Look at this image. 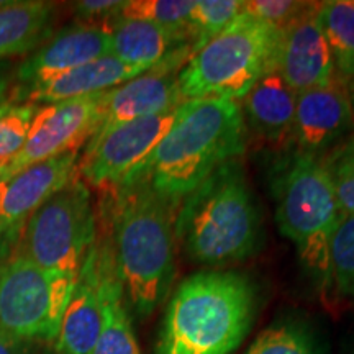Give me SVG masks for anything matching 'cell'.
<instances>
[{
  "instance_id": "1",
  "label": "cell",
  "mask_w": 354,
  "mask_h": 354,
  "mask_svg": "<svg viewBox=\"0 0 354 354\" xmlns=\"http://www.w3.org/2000/svg\"><path fill=\"white\" fill-rule=\"evenodd\" d=\"M97 221L107 230L123 292L140 317L151 315L176 276L177 203L146 177L102 190Z\"/></svg>"
},
{
  "instance_id": "2",
  "label": "cell",
  "mask_w": 354,
  "mask_h": 354,
  "mask_svg": "<svg viewBox=\"0 0 354 354\" xmlns=\"http://www.w3.org/2000/svg\"><path fill=\"white\" fill-rule=\"evenodd\" d=\"M246 138L240 102L185 100L148 161L127 180L146 177L159 196L179 205L218 167L240 159Z\"/></svg>"
},
{
  "instance_id": "3",
  "label": "cell",
  "mask_w": 354,
  "mask_h": 354,
  "mask_svg": "<svg viewBox=\"0 0 354 354\" xmlns=\"http://www.w3.org/2000/svg\"><path fill=\"white\" fill-rule=\"evenodd\" d=\"M174 232L197 264L220 268L254 254L261 218L240 159L218 167L179 202Z\"/></svg>"
},
{
  "instance_id": "4",
  "label": "cell",
  "mask_w": 354,
  "mask_h": 354,
  "mask_svg": "<svg viewBox=\"0 0 354 354\" xmlns=\"http://www.w3.org/2000/svg\"><path fill=\"white\" fill-rule=\"evenodd\" d=\"M254 299L243 274L212 269L187 277L167 305L156 354H232L250 331Z\"/></svg>"
},
{
  "instance_id": "5",
  "label": "cell",
  "mask_w": 354,
  "mask_h": 354,
  "mask_svg": "<svg viewBox=\"0 0 354 354\" xmlns=\"http://www.w3.org/2000/svg\"><path fill=\"white\" fill-rule=\"evenodd\" d=\"M276 221L322 290H331L330 245L342 210L322 158L294 151L272 177Z\"/></svg>"
},
{
  "instance_id": "6",
  "label": "cell",
  "mask_w": 354,
  "mask_h": 354,
  "mask_svg": "<svg viewBox=\"0 0 354 354\" xmlns=\"http://www.w3.org/2000/svg\"><path fill=\"white\" fill-rule=\"evenodd\" d=\"M281 37V30L241 12L223 32L192 53L179 71L184 102H240L266 73L276 69Z\"/></svg>"
},
{
  "instance_id": "7",
  "label": "cell",
  "mask_w": 354,
  "mask_h": 354,
  "mask_svg": "<svg viewBox=\"0 0 354 354\" xmlns=\"http://www.w3.org/2000/svg\"><path fill=\"white\" fill-rule=\"evenodd\" d=\"M95 233L91 190L77 174L35 210L19 232L12 233V253L46 271L77 279Z\"/></svg>"
},
{
  "instance_id": "8",
  "label": "cell",
  "mask_w": 354,
  "mask_h": 354,
  "mask_svg": "<svg viewBox=\"0 0 354 354\" xmlns=\"http://www.w3.org/2000/svg\"><path fill=\"white\" fill-rule=\"evenodd\" d=\"M76 279L19 254L0 263V331L21 342H56Z\"/></svg>"
},
{
  "instance_id": "9",
  "label": "cell",
  "mask_w": 354,
  "mask_h": 354,
  "mask_svg": "<svg viewBox=\"0 0 354 354\" xmlns=\"http://www.w3.org/2000/svg\"><path fill=\"white\" fill-rule=\"evenodd\" d=\"M176 112L177 109L97 130L79 158V177L87 187L100 192L117 187L148 161L171 128Z\"/></svg>"
},
{
  "instance_id": "10",
  "label": "cell",
  "mask_w": 354,
  "mask_h": 354,
  "mask_svg": "<svg viewBox=\"0 0 354 354\" xmlns=\"http://www.w3.org/2000/svg\"><path fill=\"white\" fill-rule=\"evenodd\" d=\"M102 97H81L39 105L35 113L25 145L3 167L0 179H6L25 167L66 153H79L102 123Z\"/></svg>"
},
{
  "instance_id": "11",
  "label": "cell",
  "mask_w": 354,
  "mask_h": 354,
  "mask_svg": "<svg viewBox=\"0 0 354 354\" xmlns=\"http://www.w3.org/2000/svg\"><path fill=\"white\" fill-rule=\"evenodd\" d=\"M192 55L190 48L177 51L161 64L122 86L110 88L102 97V128L120 125L171 112L183 104L177 74Z\"/></svg>"
},
{
  "instance_id": "12",
  "label": "cell",
  "mask_w": 354,
  "mask_h": 354,
  "mask_svg": "<svg viewBox=\"0 0 354 354\" xmlns=\"http://www.w3.org/2000/svg\"><path fill=\"white\" fill-rule=\"evenodd\" d=\"M354 130L348 86L336 77L328 86L297 94L290 143L294 151L322 158Z\"/></svg>"
},
{
  "instance_id": "13",
  "label": "cell",
  "mask_w": 354,
  "mask_h": 354,
  "mask_svg": "<svg viewBox=\"0 0 354 354\" xmlns=\"http://www.w3.org/2000/svg\"><path fill=\"white\" fill-rule=\"evenodd\" d=\"M317 6L282 32L276 69L297 94L325 87L336 77L335 61L317 20Z\"/></svg>"
},
{
  "instance_id": "14",
  "label": "cell",
  "mask_w": 354,
  "mask_h": 354,
  "mask_svg": "<svg viewBox=\"0 0 354 354\" xmlns=\"http://www.w3.org/2000/svg\"><path fill=\"white\" fill-rule=\"evenodd\" d=\"M110 55V35L102 26L76 24L66 26L37 48L17 68L19 88L68 73L79 66Z\"/></svg>"
},
{
  "instance_id": "15",
  "label": "cell",
  "mask_w": 354,
  "mask_h": 354,
  "mask_svg": "<svg viewBox=\"0 0 354 354\" xmlns=\"http://www.w3.org/2000/svg\"><path fill=\"white\" fill-rule=\"evenodd\" d=\"M79 153L37 162L0 179V220L8 232H19L35 210L77 176Z\"/></svg>"
},
{
  "instance_id": "16",
  "label": "cell",
  "mask_w": 354,
  "mask_h": 354,
  "mask_svg": "<svg viewBox=\"0 0 354 354\" xmlns=\"http://www.w3.org/2000/svg\"><path fill=\"white\" fill-rule=\"evenodd\" d=\"M104 322L102 272L94 240L84 259L56 338L59 354H91Z\"/></svg>"
},
{
  "instance_id": "17",
  "label": "cell",
  "mask_w": 354,
  "mask_h": 354,
  "mask_svg": "<svg viewBox=\"0 0 354 354\" xmlns=\"http://www.w3.org/2000/svg\"><path fill=\"white\" fill-rule=\"evenodd\" d=\"M143 73L146 71L133 68L109 55L59 74L50 81L25 88L13 87V102L48 105L63 100L81 99V97L107 92L110 88L131 81L136 76H141Z\"/></svg>"
},
{
  "instance_id": "18",
  "label": "cell",
  "mask_w": 354,
  "mask_h": 354,
  "mask_svg": "<svg viewBox=\"0 0 354 354\" xmlns=\"http://www.w3.org/2000/svg\"><path fill=\"white\" fill-rule=\"evenodd\" d=\"M110 35V55L133 68L149 71L177 51L190 48V35L172 32L151 21L117 17L105 26Z\"/></svg>"
},
{
  "instance_id": "19",
  "label": "cell",
  "mask_w": 354,
  "mask_h": 354,
  "mask_svg": "<svg viewBox=\"0 0 354 354\" xmlns=\"http://www.w3.org/2000/svg\"><path fill=\"white\" fill-rule=\"evenodd\" d=\"M102 272V297H104V322L91 354H141L138 339L133 331L130 315L123 302V286L118 277L117 264L109 233L97 221L95 233Z\"/></svg>"
},
{
  "instance_id": "20",
  "label": "cell",
  "mask_w": 354,
  "mask_h": 354,
  "mask_svg": "<svg viewBox=\"0 0 354 354\" xmlns=\"http://www.w3.org/2000/svg\"><path fill=\"white\" fill-rule=\"evenodd\" d=\"M240 102L246 128L274 145L290 141L297 92L277 69L266 73Z\"/></svg>"
},
{
  "instance_id": "21",
  "label": "cell",
  "mask_w": 354,
  "mask_h": 354,
  "mask_svg": "<svg viewBox=\"0 0 354 354\" xmlns=\"http://www.w3.org/2000/svg\"><path fill=\"white\" fill-rule=\"evenodd\" d=\"M55 6L39 0H7L0 7V59L26 55L51 37Z\"/></svg>"
},
{
  "instance_id": "22",
  "label": "cell",
  "mask_w": 354,
  "mask_h": 354,
  "mask_svg": "<svg viewBox=\"0 0 354 354\" xmlns=\"http://www.w3.org/2000/svg\"><path fill=\"white\" fill-rule=\"evenodd\" d=\"M317 20L330 44L336 76L348 84L354 79V0L318 2Z\"/></svg>"
},
{
  "instance_id": "23",
  "label": "cell",
  "mask_w": 354,
  "mask_h": 354,
  "mask_svg": "<svg viewBox=\"0 0 354 354\" xmlns=\"http://www.w3.org/2000/svg\"><path fill=\"white\" fill-rule=\"evenodd\" d=\"M331 290L354 300V215L342 214L330 245Z\"/></svg>"
},
{
  "instance_id": "24",
  "label": "cell",
  "mask_w": 354,
  "mask_h": 354,
  "mask_svg": "<svg viewBox=\"0 0 354 354\" xmlns=\"http://www.w3.org/2000/svg\"><path fill=\"white\" fill-rule=\"evenodd\" d=\"M243 12V0H197L189 19L192 53L223 32Z\"/></svg>"
},
{
  "instance_id": "25",
  "label": "cell",
  "mask_w": 354,
  "mask_h": 354,
  "mask_svg": "<svg viewBox=\"0 0 354 354\" xmlns=\"http://www.w3.org/2000/svg\"><path fill=\"white\" fill-rule=\"evenodd\" d=\"M322 165L342 214L354 215V135L323 154Z\"/></svg>"
},
{
  "instance_id": "26",
  "label": "cell",
  "mask_w": 354,
  "mask_h": 354,
  "mask_svg": "<svg viewBox=\"0 0 354 354\" xmlns=\"http://www.w3.org/2000/svg\"><path fill=\"white\" fill-rule=\"evenodd\" d=\"M192 7L194 2L190 0H125L120 17L151 21L172 32L190 35L189 19Z\"/></svg>"
},
{
  "instance_id": "27",
  "label": "cell",
  "mask_w": 354,
  "mask_h": 354,
  "mask_svg": "<svg viewBox=\"0 0 354 354\" xmlns=\"http://www.w3.org/2000/svg\"><path fill=\"white\" fill-rule=\"evenodd\" d=\"M37 104H8L0 107V161L8 162L25 145Z\"/></svg>"
},
{
  "instance_id": "28",
  "label": "cell",
  "mask_w": 354,
  "mask_h": 354,
  "mask_svg": "<svg viewBox=\"0 0 354 354\" xmlns=\"http://www.w3.org/2000/svg\"><path fill=\"white\" fill-rule=\"evenodd\" d=\"M245 354H317L302 330L292 325H276L263 331Z\"/></svg>"
},
{
  "instance_id": "29",
  "label": "cell",
  "mask_w": 354,
  "mask_h": 354,
  "mask_svg": "<svg viewBox=\"0 0 354 354\" xmlns=\"http://www.w3.org/2000/svg\"><path fill=\"white\" fill-rule=\"evenodd\" d=\"M312 7L313 2L297 0H248L243 2V13L284 32L287 26L299 20Z\"/></svg>"
},
{
  "instance_id": "30",
  "label": "cell",
  "mask_w": 354,
  "mask_h": 354,
  "mask_svg": "<svg viewBox=\"0 0 354 354\" xmlns=\"http://www.w3.org/2000/svg\"><path fill=\"white\" fill-rule=\"evenodd\" d=\"M123 6L125 0H82L74 3V12L82 25L105 28L110 21L120 17Z\"/></svg>"
},
{
  "instance_id": "31",
  "label": "cell",
  "mask_w": 354,
  "mask_h": 354,
  "mask_svg": "<svg viewBox=\"0 0 354 354\" xmlns=\"http://www.w3.org/2000/svg\"><path fill=\"white\" fill-rule=\"evenodd\" d=\"M32 343L12 338L0 331V354H30Z\"/></svg>"
},
{
  "instance_id": "32",
  "label": "cell",
  "mask_w": 354,
  "mask_h": 354,
  "mask_svg": "<svg viewBox=\"0 0 354 354\" xmlns=\"http://www.w3.org/2000/svg\"><path fill=\"white\" fill-rule=\"evenodd\" d=\"M8 102H13V86H12L10 76L0 68V107L8 104Z\"/></svg>"
},
{
  "instance_id": "33",
  "label": "cell",
  "mask_w": 354,
  "mask_h": 354,
  "mask_svg": "<svg viewBox=\"0 0 354 354\" xmlns=\"http://www.w3.org/2000/svg\"><path fill=\"white\" fill-rule=\"evenodd\" d=\"M348 94H349V102H351V110H353V120H354V79H351L348 84Z\"/></svg>"
},
{
  "instance_id": "34",
  "label": "cell",
  "mask_w": 354,
  "mask_h": 354,
  "mask_svg": "<svg viewBox=\"0 0 354 354\" xmlns=\"http://www.w3.org/2000/svg\"><path fill=\"white\" fill-rule=\"evenodd\" d=\"M8 232V227L6 223H3L2 220H0V248H2V243H3V238H6V233Z\"/></svg>"
},
{
  "instance_id": "35",
  "label": "cell",
  "mask_w": 354,
  "mask_h": 354,
  "mask_svg": "<svg viewBox=\"0 0 354 354\" xmlns=\"http://www.w3.org/2000/svg\"><path fill=\"white\" fill-rule=\"evenodd\" d=\"M6 165H7L6 161H0V174H2V171H3V167H6Z\"/></svg>"
},
{
  "instance_id": "36",
  "label": "cell",
  "mask_w": 354,
  "mask_h": 354,
  "mask_svg": "<svg viewBox=\"0 0 354 354\" xmlns=\"http://www.w3.org/2000/svg\"><path fill=\"white\" fill-rule=\"evenodd\" d=\"M6 3H7V0H0V7L6 6Z\"/></svg>"
}]
</instances>
